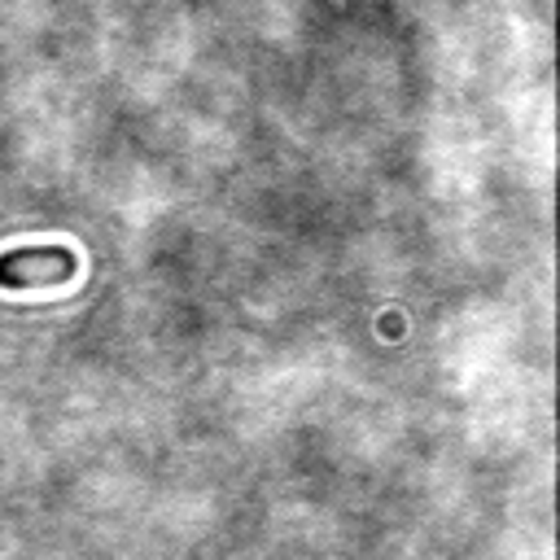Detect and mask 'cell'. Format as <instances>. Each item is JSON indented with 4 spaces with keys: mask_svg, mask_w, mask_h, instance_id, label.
<instances>
[{
    "mask_svg": "<svg viewBox=\"0 0 560 560\" xmlns=\"http://www.w3.org/2000/svg\"><path fill=\"white\" fill-rule=\"evenodd\" d=\"M79 258L70 245H22L0 254V289H35V284H66Z\"/></svg>",
    "mask_w": 560,
    "mask_h": 560,
    "instance_id": "6da1fadb",
    "label": "cell"
}]
</instances>
